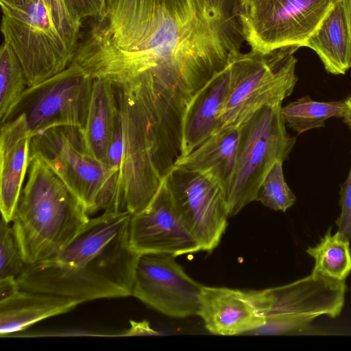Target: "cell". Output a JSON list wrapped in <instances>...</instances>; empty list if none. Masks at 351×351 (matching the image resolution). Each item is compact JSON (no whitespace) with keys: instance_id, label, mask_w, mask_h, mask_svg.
<instances>
[{"instance_id":"obj_1","label":"cell","mask_w":351,"mask_h":351,"mask_svg":"<svg viewBox=\"0 0 351 351\" xmlns=\"http://www.w3.org/2000/svg\"><path fill=\"white\" fill-rule=\"evenodd\" d=\"M244 41L239 0H106L73 62L93 79L140 80L182 116Z\"/></svg>"},{"instance_id":"obj_2","label":"cell","mask_w":351,"mask_h":351,"mask_svg":"<svg viewBox=\"0 0 351 351\" xmlns=\"http://www.w3.org/2000/svg\"><path fill=\"white\" fill-rule=\"evenodd\" d=\"M131 214L104 211L90 219L55 255L26 265L21 289L84 302L131 296L140 254L130 243Z\"/></svg>"},{"instance_id":"obj_3","label":"cell","mask_w":351,"mask_h":351,"mask_svg":"<svg viewBox=\"0 0 351 351\" xmlns=\"http://www.w3.org/2000/svg\"><path fill=\"white\" fill-rule=\"evenodd\" d=\"M27 173L12 226L29 265L57 254L90 218L83 203L39 157L29 158Z\"/></svg>"},{"instance_id":"obj_4","label":"cell","mask_w":351,"mask_h":351,"mask_svg":"<svg viewBox=\"0 0 351 351\" xmlns=\"http://www.w3.org/2000/svg\"><path fill=\"white\" fill-rule=\"evenodd\" d=\"M1 30L23 66L27 86L73 62L83 19L74 0H30L23 6L0 0Z\"/></svg>"},{"instance_id":"obj_5","label":"cell","mask_w":351,"mask_h":351,"mask_svg":"<svg viewBox=\"0 0 351 351\" xmlns=\"http://www.w3.org/2000/svg\"><path fill=\"white\" fill-rule=\"evenodd\" d=\"M42 159L71 189L88 214L124 208L119 171L90 152L84 130L60 125L32 136L29 158Z\"/></svg>"},{"instance_id":"obj_6","label":"cell","mask_w":351,"mask_h":351,"mask_svg":"<svg viewBox=\"0 0 351 351\" xmlns=\"http://www.w3.org/2000/svg\"><path fill=\"white\" fill-rule=\"evenodd\" d=\"M299 48L288 46L267 53L233 51L227 63L230 90L215 132L240 127L265 106L282 105L298 81L294 54Z\"/></svg>"},{"instance_id":"obj_7","label":"cell","mask_w":351,"mask_h":351,"mask_svg":"<svg viewBox=\"0 0 351 351\" xmlns=\"http://www.w3.org/2000/svg\"><path fill=\"white\" fill-rule=\"evenodd\" d=\"M346 280L317 272L291 283L261 290L245 291L265 323L247 335L315 334L313 321L321 315L339 316L345 303Z\"/></svg>"},{"instance_id":"obj_8","label":"cell","mask_w":351,"mask_h":351,"mask_svg":"<svg viewBox=\"0 0 351 351\" xmlns=\"http://www.w3.org/2000/svg\"><path fill=\"white\" fill-rule=\"evenodd\" d=\"M114 85L121 123L120 182L125 210L133 215L149 204L167 173L134 86L131 82Z\"/></svg>"},{"instance_id":"obj_9","label":"cell","mask_w":351,"mask_h":351,"mask_svg":"<svg viewBox=\"0 0 351 351\" xmlns=\"http://www.w3.org/2000/svg\"><path fill=\"white\" fill-rule=\"evenodd\" d=\"M282 105L265 106L243 123L235 167L226 191L229 217L257 201L262 182L278 161L286 160L296 142L289 136Z\"/></svg>"},{"instance_id":"obj_10","label":"cell","mask_w":351,"mask_h":351,"mask_svg":"<svg viewBox=\"0 0 351 351\" xmlns=\"http://www.w3.org/2000/svg\"><path fill=\"white\" fill-rule=\"evenodd\" d=\"M336 1L239 0L245 40L263 53L305 47Z\"/></svg>"},{"instance_id":"obj_11","label":"cell","mask_w":351,"mask_h":351,"mask_svg":"<svg viewBox=\"0 0 351 351\" xmlns=\"http://www.w3.org/2000/svg\"><path fill=\"white\" fill-rule=\"evenodd\" d=\"M93 80L72 62L62 71L27 88L1 123L23 114L32 136L60 125L84 130Z\"/></svg>"},{"instance_id":"obj_12","label":"cell","mask_w":351,"mask_h":351,"mask_svg":"<svg viewBox=\"0 0 351 351\" xmlns=\"http://www.w3.org/2000/svg\"><path fill=\"white\" fill-rule=\"evenodd\" d=\"M180 220L202 251L216 248L229 218L226 190L210 169L195 171L174 165L164 177Z\"/></svg>"},{"instance_id":"obj_13","label":"cell","mask_w":351,"mask_h":351,"mask_svg":"<svg viewBox=\"0 0 351 351\" xmlns=\"http://www.w3.org/2000/svg\"><path fill=\"white\" fill-rule=\"evenodd\" d=\"M174 258L140 254L132 295L169 317L198 315L203 285L191 278Z\"/></svg>"},{"instance_id":"obj_14","label":"cell","mask_w":351,"mask_h":351,"mask_svg":"<svg viewBox=\"0 0 351 351\" xmlns=\"http://www.w3.org/2000/svg\"><path fill=\"white\" fill-rule=\"evenodd\" d=\"M130 243L138 254L176 257L202 250L177 215L165 178L149 204L131 215Z\"/></svg>"},{"instance_id":"obj_15","label":"cell","mask_w":351,"mask_h":351,"mask_svg":"<svg viewBox=\"0 0 351 351\" xmlns=\"http://www.w3.org/2000/svg\"><path fill=\"white\" fill-rule=\"evenodd\" d=\"M198 315L214 335H247L265 323L245 291L227 287H202Z\"/></svg>"},{"instance_id":"obj_16","label":"cell","mask_w":351,"mask_h":351,"mask_svg":"<svg viewBox=\"0 0 351 351\" xmlns=\"http://www.w3.org/2000/svg\"><path fill=\"white\" fill-rule=\"evenodd\" d=\"M32 134L23 114L1 124L0 138V208L12 222L27 171Z\"/></svg>"},{"instance_id":"obj_17","label":"cell","mask_w":351,"mask_h":351,"mask_svg":"<svg viewBox=\"0 0 351 351\" xmlns=\"http://www.w3.org/2000/svg\"><path fill=\"white\" fill-rule=\"evenodd\" d=\"M230 85V71L226 64L222 70L215 73L190 100L182 119L179 158L189 154L215 132L219 114L229 93Z\"/></svg>"},{"instance_id":"obj_18","label":"cell","mask_w":351,"mask_h":351,"mask_svg":"<svg viewBox=\"0 0 351 351\" xmlns=\"http://www.w3.org/2000/svg\"><path fill=\"white\" fill-rule=\"evenodd\" d=\"M83 302L51 293L19 290L0 301V335L8 337L43 319L67 313Z\"/></svg>"},{"instance_id":"obj_19","label":"cell","mask_w":351,"mask_h":351,"mask_svg":"<svg viewBox=\"0 0 351 351\" xmlns=\"http://www.w3.org/2000/svg\"><path fill=\"white\" fill-rule=\"evenodd\" d=\"M313 49L332 75L351 68V31L345 0H337L306 46Z\"/></svg>"},{"instance_id":"obj_20","label":"cell","mask_w":351,"mask_h":351,"mask_svg":"<svg viewBox=\"0 0 351 351\" xmlns=\"http://www.w3.org/2000/svg\"><path fill=\"white\" fill-rule=\"evenodd\" d=\"M119 123V109L115 87L111 82L93 80L84 137L88 150L106 163Z\"/></svg>"},{"instance_id":"obj_21","label":"cell","mask_w":351,"mask_h":351,"mask_svg":"<svg viewBox=\"0 0 351 351\" xmlns=\"http://www.w3.org/2000/svg\"><path fill=\"white\" fill-rule=\"evenodd\" d=\"M241 127L228 128L212 134L174 165L195 171L211 170L225 190L230 182L237 158Z\"/></svg>"},{"instance_id":"obj_22","label":"cell","mask_w":351,"mask_h":351,"mask_svg":"<svg viewBox=\"0 0 351 351\" xmlns=\"http://www.w3.org/2000/svg\"><path fill=\"white\" fill-rule=\"evenodd\" d=\"M350 241L339 232L332 234L330 228L315 246L306 250L315 260L312 271L345 280L351 274Z\"/></svg>"},{"instance_id":"obj_23","label":"cell","mask_w":351,"mask_h":351,"mask_svg":"<svg viewBox=\"0 0 351 351\" xmlns=\"http://www.w3.org/2000/svg\"><path fill=\"white\" fill-rule=\"evenodd\" d=\"M345 101H317L306 95L282 107V115L287 124L298 134L324 126L330 118H343Z\"/></svg>"},{"instance_id":"obj_24","label":"cell","mask_w":351,"mask_h":351,"mask_svg":"<svg viewBox=\"0 0 351 351\" xmlns=\"http://www.w3.org/2000/svg\"><path fill=\"white\" fill-rule=\"evenodd\" d=\"M25 73L16 53L3 42L0 49V118L3 119L25 91Z\"/></svg>"},{"instance_id":"obj_25","label":"cell","mask_w":351,"mask_h":351,"mask_svg":"<svg viewBox=\"0 0 351 351\" xmlns=\"http://www.w3.org/2000/svg\"><path fill=\"white\" fill-rule=\"evenodd\" d=\"M282 161L276 162L265 177L257 201L276 211L286 212L296 201V197L285 181Z\"/></svg>"},{"instance_id":"obj_26","label":"cell","mask_w":351,"mask_h":351,"mask_svg":"<svg viewBox=\"0 0 351 351\" xmlns=\"http://www.w3.org/2000/svg\"><path fill=\"white\" fill-rule=\"evenodd\" d=\"M26 266L12 226L3 217L0 222V278H17Z\"/></svg>"},{"instance_id":"obj_27","label":"cell","mask_w":351,"mask_h":351,"mask_svg":"<svg viewBox=\"0 0 351 351\" xmlns=\"http://www.w3.org/2000/svg\"><path fill=\"white\" fill-rule=\"evenodd\" d=\"M339 204L341 213L335 223L337 232L351 239V166L346 180L341 186Z\"/></svg>"},{"instance_id":"obj_28","label":"cell","mask_w":351,"mask_h":351,"mask_svg":"<svg viewBox=\"0 0 351 351\" xmlns=\"http://www.w3.org/2000/svg\"><path fill=\"white\" fill-rule=\"evenodd\" d=\"M106 0H74L83 19L95 18L103 11Z\"/></svg>"},{"instance_id":"obj_29","label":"cell","mask_w":351,"mask_h":351,"mask_svg":"<svg viewBox=\"0 0 351 351\" xmlns=\"http://www.w3.org/2000/svg\"><path fill=\"white\" fill-rule=\"evenodd\" d=\"M20 289L16 278L13 277L0 278V301L11 297Z\"/></svg>"},{"instance_id":"obj_30","label":"cell","mask_w":351,"mask_h":351,"mask_svg":"<svg viewBox=\"0 0 351 351\" xmlns=\"http://www.w3.org/2000/svg\"><path fill=\"white\" fill-rule=\"evenodd\" d=\"M346 109L345 115L343 117L344 123L351 131V95L345 100Z\"/></svg>"},{"instance_id":"obj_31","label":"cell","mask_w":351,"mask_h":351,"mask_svg":"<svg viewBox=\"0 0 351 351\" xmlns=\"http://www.w3.org/2000/svg\"><path fill=\"white\" fill-rule=\"evenodd\" d=\"M5 2H8L12 5L16 6H23L27 4L30 0H3Z\"/></svg>"},{"instance_id":"obj_32","label":"cell","mask_w":351,"mask_h":351,"mask_svg":"<svg viewBox=\"0 0 351 351\" xmlns=\"http://www.w3.org/2000/svg\"><path fill=\"white\" fill-rule=\"evenodd\" d=\"M345 2L351 31V0H345Z\"/></svg>"}]
</instances>
